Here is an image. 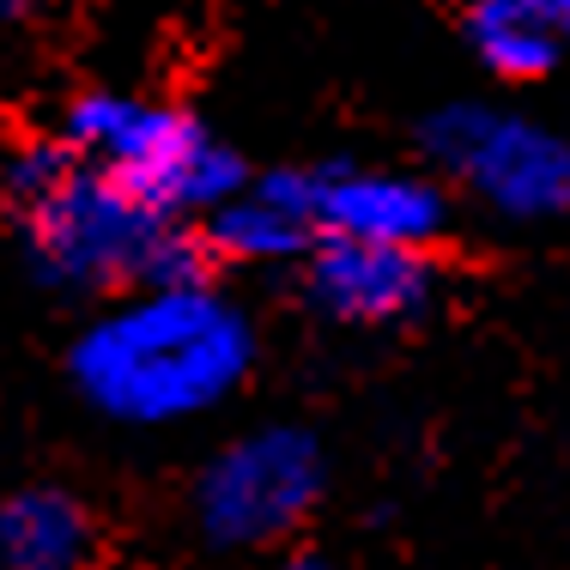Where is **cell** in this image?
Returning <instances> with one entry per match:
<instances>
[{"label":"cell","mask_w":570,"mask_h":570,"mask_svg":"<svg viewBox=\"0 0 570 570\" xmlns=\"http://www.w3.org/2000/svg\"><path fill=\"white\" fill-rule=\"evenodd\" d=\"M255 322L213 279L116 292L67 346V383L98 419L165 431L213 413L249 383Z\"/></svg>","instance_id":"cell-1"},{"label":"cell","mask_w":570,"mask_h":570,"mask_svg":"<svg viewBox=\"0 0 570 570\" xmlns=\"http://www.w3.org/2000/svg\"><path fill=\"white\" fill-rule=\"evenodd\" d=\"M0 195L19 207L24 262L43 285L73 297L140 292V285L213 279V249L195 219H165L110 170L61 140H24L0 165Z\"/></svg>","instance_id":"cell-2"},{"label":"cell","mask_w":570,"mask_h":570,"mask_svg":"<svg viewBox=\"0 0 570 570\" xmlns=\"http://www.w3.org/2000/svg\"><path fill=\"white\" fill-rule=\"evenodd\" d=\"M61 140L165 219H200L249 183L243 158L200 116L134 91H79L61 116Z\"/></svg>","instance_id":"cell-3"},{"label":"cell","mask_w":570,"mask_h":570,"mask_svg":"<svg viewBox=\"0 0 570 570\" xmlns=\"http://www.w3.org/2000/svg\"><path fill=\"white\" fill-rule=\"evenodd\" d=\"M419 146L498 219H570V140L540 128L534 116L492 110V104H443L438 116H425Z\"/></svg>","instance_id":"cell-4"},{"label":"cell","mask_w":570,"mask_h":570,"mask_svg":"<svg viewBox=\"0 0 570 570\" xmlns=\"http://www.w3.org/2000/svg\"><path fill=\"white\" fill-rule=\"evenodd\" d=\"M322 492H328L322 443L304 425H255L195 473V528L207 547L255 552L304 528Z\"/></svg>","instance_id":"cell-5"},{"label":"cell","mask_w":570,"mask_h":570,"mask_svg":"<svg viewBox=\"0 0 570 570\" xmlns=\"http://www.w3.org/2000/svg\"><path fill=\"white\" fill-rule=\"evenodd\" d=\"M292 195L316 237H358V243H431L450 225V195L425 170H383V165H285Z\"/></svg>","instance_id":"cell-6"},{"label":"cell","mask_w":570,"mask_h":570,"mask_svg":"<svg viewBox=\"0 0 570 570\" xmlns=\"http://www.w3.org/2000/svg\"><path fill=\"white\" fill-rule=\"evenodd\" d=\"M304 292L322 316L346 322V328H401L438 304L443 267L419 243L316 237L304 255Z\"/></svg>","instance_id":"cell-7"},{"label":"cell","mask_w":570,"mask_h":570,"mask_svg":"<svg viewBox=\"0 0 570 570\" xmlns=\"http://www.w3.org/2000/svg\"><path fill=\"white\" fill-rule=\"evenodd\" d=\"M195 225L207 237L213 262H225V267H285V262H304L309 243H316L285 170L249 176L237 195H225Z\"/></svg>","instance_id":"cell-8"},{"label":"cell","mask_w":570,"mask_h":570,"mask_svg":"<svg viewBox=\"0 0 570 570\" xmlns=\"http://www.w3.org/2000/svg\"><path fill=\"white\" fill-rule=\"evenodd\" d=\"M98 515L67 485H19L0 498V570H86Z\"/></svg>","instance_id":"cell-9"},{"label":"cell","mask_w":570,"mask_h":570,"mask_svg":"<svg viewBox=\"0 0 570 570\" xmlns=\"http://www.w3.org/2000/svg\"><path fill=\"white\" fill-rule=\"evenodd\" d=\"M461 37L498 79H547L564 56V0H461Z\"/></svg>","instance_id":"cell-10"},{"label":"cell","mask_w":570,"mask_h":570,"mask_svg":"<svg viewBox=\"0 0 570 570\" xmlns=\"http://www.w3.org/2000/svg\"><path fill=\"white\" fill-rule=\"evenodd\" d=\"M274 570H341V564H334L328 552H316V547H309V552H285V559H279Z\"/></svg>","instance_id":"cell-11"},{"label":"cell","mask_w":570,"mask_h":570,"mask_svg":"<svg viewBox=\"0 0 570 570\" xmlns=\"http://www.w3.org/2000/svg\"><path fill=\"white\" fill-rule=\"evenodd\" d=\"M43 12V0H0V24H24Z\"/></svg>","instance_id":"cell-12"},{"label":"cell","mask_w":570,"mask_h":570,"mask_svg":"<svg viewBox=\"0 0 570 570\" xmlns=\"http://www.w3.org/2000/svg\"><path fill=\"white\" fill-rule=\"evenodd\" d=\"M564 37H570V0H564Z\"/></svg>","instance_id":"cell-13"}]
</instances>
